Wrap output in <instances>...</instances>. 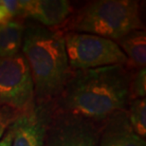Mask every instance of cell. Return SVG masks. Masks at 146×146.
Returning <instances> with one entry per match:
<instances>
[{
    "label": "cell",
    "instance_id": "cell-1",
    "mask_svg": "<svg viewBox=\"0 0 146 146\" xmlns=\"http://www.w3.org/2000/svg\"><path fill=\"white\" fill-rule=\"evenodd\" d=\"M132 76L124 66L72 70L65 88L53 102L55 110L104 123L129 104Z\"/></svg>",
    "mask_w": 146,
    "mask_h": 146
},
{
    "label": "cell",
    "instance_id": "cell-2",
    "mask_svg": "<svg viewBox=\"0 0 146 146\" xmlns=\"http://www.w3.org/2000/svg\"><path fill=\"white\" fill-rule=\"evenodd\" d=\"M63 31L28 25L23 36V56L30 68L36 103H53L71 74Z\"/></svg>",
    "mask_w": 146,
    "mask_h": 146
},
{
    "label": "cell",
    "instance_id": "cell-3",
    "mask_svg": "<svg viewBox=\"0 0 146 146\" xmlns=\"http://www.w3.org/2000/svg\"><path fill=\"white\" fill-rule=\"evenodd\" d=\"M64 24L63 33H89L117 41L131 31L143 30L139 2L98 0L88 3Z\"/></svg>",
    "mask_w": 146,
    "mask_h": 146
},
{
    "label": "cell",
    "instance_id": "cell-4",
    "mask_svg": "<svg viewBox=\"0 0 146 146\" xmlns=\"http://www.w3.org/2000/svg\"><path fill=\"white\" fill-rule=\"evenodd\" d=\"M68 65L71 70L124 66L126 56L116 42L98 35L83 33L64 34Z\"/></svg>",
    "mask_w": 146,
    "mask_h": 146
},
{
    "label": "cell",
    "instance_id": "cell-5",
    "mask_svg": "<svg viewBox=\"0 0 146 146\" xmlns=\"http://www.w3.org/2000/svg\"><path fill=\"white\" fill-rule=\"evenodd\" d=\"M35 104L34 86L23 54L0 58V107L25 113Z\"/></svg>",
    "mask_w": 146,
    "mask_h": 146
},
{
    "label": "cell",
    "instance_id": "cell-6",
    "mask_svg": "<svg viewBox=\"0 0 146 146\" xmlns=\"http://www.w3.org/2000/svg\"><path fill=\"white\" fill-rule=\"evenodd\" d=\"M103 125L53 107L45 142L46 146H99Z\"/></svg>",
    "mask_w": 146,
    "mask_h": 146
},
{
    "label": "cell",
    "instance_id": "cell-7",
    "mask_svg": "<svg viewBox=\"0 0 146 146\" xmlns=\"http://www.w3.org/2000/svg\"><path fill=\"white\" fill-rule=\"evenodd\" d=\"M53 103H36L33 108L20 114L11 124L13 138L11 146H44Z\"/></svg>",
    "mask_w": 146,
    "mask_h": 146
},
{
    "label": "cell",
    "instance_id": "cell-8",
    "mask_svg": "<svg viewBox=\"0 0 146 146\" xmlns=\"http://www.w3.org/2000/svg\"><path fill=\"white\" fill-rule=\"evenodd\" d=\"M72 13L70 2L66 0H21V17H30L46 28L62 26Z\"/></svg>",
    "mask_w": 146,
    "mask_h": 146
},
{
    "label": "cell",
    "instance_id": "cell-9",
    "mask_svg": "<svg viewBox=\"0 0 146 146\" xmlns=\"http://www.w3.org/2000/svg\"><path fill=\"white\" fill-rule=\"evenodd\" d=\"M99 146H146V142L133 131L127 110H123L104 122Z\"/></svg>",
    "mask_w": 146,
    "mask_h": 146
},
{
    "label": "cell",
    "instance_id": "cell-10",
    "mask_svg": "<svg viewBox=\"0 0 146 146\" xmlns=\"http://www.w3.org/2000/svg\"><path fill=\"white\" fill-rule=\"evenodd\" d=\"M115 42L126 56L124 66L127 70L145 68L146 35L144 30L131 31Z\"/></svg>",
    "mask_w": 146,
    "mask_h": 146
},
{
    "label": "cell",
    "instance_id": "cell-11",
    "mask_svg": "<svg viewBox=\"0 0 146 146\" xmlns=\"http://www.w3.org/2000/svg\"><path fill=\"white\" fill-rule=\"evenodd\" d=\"M25 28L19 20H13L0 28V58L13 57L20 53Z\"/></svg>",
    "mask_w": 146,
    "mask_h": 146
},
{
    "label": "cell",
    "instance_id": "cell-12",
    "mask_svg": "<svg viewBox=\"0 0 146 146\" xmlns=\"http://www.w3.org/2000/svg\"><path fill=\"white\" fill-rule=\"evenodd\" d=\"M127 111L128 119L133 131L141 138L145 139L146 136V100L137 99L129 102Z\"/></svg>",
    "mask_w": 146,
    "mask_h": 146
},
{
    "label": "cell",
    "instance_id": "cell-13",
    "mask_svg": "<svg viewBox=\"0 0 146 146\" xmlns=\"http://www.w3.org/2000/svg\"><path fill=\"white\" fill-rule=\"evenodd\" d=\"M21 17V0H0V28Z\"/></svg>",
    "mask_w": 146,
    "mask_h": 146
},
{
    "label": "cell",
    "instance_id": "cell-14",
    "mask_svg": "<svg viewBox=\"0 0 146 146\" xmlns=\"http://www.w3.org/2000/svg\"><path fill=\"white\" fill-rule=\"evenodd\" d=\"M146 95V69L138 70L133 77H131L129 84V99L130 101L137 99H143Z\"/></svg>",
    "mask_w": 146,
    "mask_h": 146
},
{
    "label": "cell",
    "instance_id": "cell-15",
    "mask_svg": "<svg viewBox=\"0 0 146 146\" xmlns=\"http://www.w3.org/2000/svg\"><path fill=\"white\" fill-rule=\"evenodd\" d=\"M20 115L19 112L7 106L0 107V139L4 135L6 130Z\"/></svg>",
    "mask_w": 146,
    "mask_h": 146
},
{
    "label": "cell",
    "instance_id": "cell-16",
    "mask_svg": "<svg viewBox=\"0 0 146 146\" xmlns=\"http://www.w3.org/2000/svg\"><path fill=\"white\" fill-rule=\"evenodd\" d=\"M13 133L10 125L4 133V135L2 136V138L0 139V146H11V144H13Z\"/></svg>",
    "mask_w": 146,
    "mask_h": 146
},
{
    "label": "cell",
    "instance_id": "cell-17",
    "mask_svg": "<svg viewBox=\"0 0 146 146\" xmlns=\"http://www.w3.org/2000/svg\"></svg>",
    "mask_w": 146,
    "mask_h": 146
}]
</instances>
